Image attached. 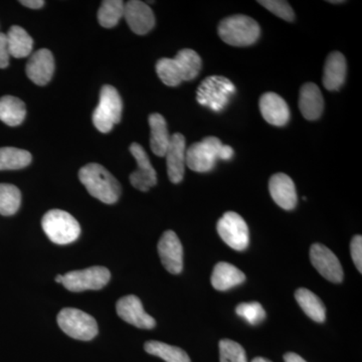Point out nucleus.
<instances>
[{
	"label": "nucleus",
	"instance_id": "1",
	"mask_svg": "<svg viewBox=\"0 0 362 362\" xmlns=\"http://www.w3.org/2000/svg\"><path fill=\"white\" fill-rule=\"evenodd\" d=\"M202 58L194 49H185L175 58H163L156 63V73L163 84L176 87L197 77L202 70Z\"/></svg>",
	"mask_w": 362,
	"mask_h": 362
},
{
	"label": "nucleus",
	"instance_id": "2",
	"mask_svg": "<svg viewBox=\"0 0 362 362\" xmlns=\"http://www.w3.org/2000/svg\"><path fill=\"white\" fill-rule=\"evenodd\" d=\"M78 178L95 199L107 204L118 202L121 195L120 183L101 164H87L78 171Z\"/></svg>",
	"mask_w": 362,
	"mask_h": 362
},
{
	"label": "nucleus",
	"instance_id": "3",
	"mask_svg": "<svg viewBox=\"0 0 362 362\" xmlns=\"http://www.w3.org/2000/svg\"><path fill=\"white\" fill-rule=\"evenodd\" d=\"M233 156L232 147L223 145L218 138L209 136L187 149V166L195 173H209L218 159L228 160Z\"/></svg>",
	"mask_w": 362,
	"mask_h": 362
},
{
	"label": "nucleus",
	"instance_id": "4",
	"mask_svg": "<svg viewBox=\"0 0 362 362\" xmlns=\"http://www.w3.org/2000/svg\"><path fill=\"white\" fill-rule=\"evenodd\" d=\"M218 32L226 44L233 47H249L258 40L261 28L259 23L250 16L237 14L221 21Z\"/></svg>",
	"mask_w": 362,
	"mask_h": 362
},
{
	"label": "nucleus",
	"instance_id": "5",
	"mask_svg": "<svg viewBox=\"0 0 362 362\" xmlns=\"http://www.w3.org/2000/svg\"><path fill=\"white\" fill-rule=\"evenodd\" d=\"M42 230L52 243L69 245L81 235V226L71 214L61 209H52L42 220Z\"/></svg>",
	"mask_w": 362,
	"mask_h": 362
},
{
	"label": "nucleus",
	"instance_id": "6",
	"mask_svg": "<svg viewBox=\"0 0 362 362\" xmlns=\"http://www.w3.org/2000/svg\"><path fill=\"white\" fill-rule=\"evenodd\" d=\"M123 102L118 90L105 85L100 93V101L93 113V123L100 132L108 133L122 118Z\"/></svg>",
	"mask_w": 362,
	"mask_h": 362
},
{
	"label": "nucleus",
	"instance_id": "7",
	"mask_svg": "<svg viewBox=\"0 0 362 362\" xmlns=\"http://www.w3.org/2000/svg\"><path fill=\"white\" fill-rule=\"evenodd\" d=\"M57 321L66 335L82 341H90L97 337L99 331L94 317L78 309H63L59 311Z\"/></svg>",
	"mask_w": 362,
	"mask_h": 362
},
{
	"label": "nucleus",
	"instance_id": "8",
	"mask_svg": "<svg viewBox=\"0 0 362 362\" xmlns=\"http://www.w3.org/2000/svg\"><path fill=\"white\" fill-rule=\"evenodd\" d=\"M235 90V86L228 78L223 76H211L202 81L197 89V99L199 104L220 111L228 103L230 96Z\"/></svg>",
	"mask_w": 362,
	"mask_h": 362
},
{
	"label": "nucleus",
	"instance_id": "9",
	"mask_svg": "<svg viewBox=\"0 0 362 362\" xmlns=\"http://www.w3.org/2000/svg\"><path fill=\"white\" fill-rule=\"evenodd\" d=\"M110 271L105 267L95 266L84 270L69 272L64 275L62 285L71 292L100 290L108 284Z\"/></svg>",
	"mask_w": 362,
	"mask_h": 362
},
{
	"label": "nucleus",
	"instance_id": "10",
	"mask_svg": "<svg viewBox=\"0 0 362 362\" xmlns=\"http://www.w3.org/2000/svg\"><path fill=\"white\" fill-rule=\"evenodd\" d=\"M218 235L228 247L235 251H244L249 246V228L239 214L228 211L216 225Z\"/></svg>",
	"mask_w": 362,
	"mask_h": 362
},
{
	"label": "nucleus",
	"instance_id": "11",
	"mask_svg": "<svg viewBox=\"0 0 362 362\" xmlns=\"http://www.w3.org/2000/svg\"><path fill=\"white\" fill-rule=\"evenodd\" d=\"M118 316L125 322L141 329H152L156 321L143 308L141 300L135 295H127L118 300L116 304Z\"/></svg>",
	"mask_w": 362,
	"mask_h": 362
},
{
	"label": "nucleus",
	"instance_id": "12",
	"mask_svg": "<svg viewBox=\"0 0 362 362\" xmlns=\"http://www.w3.org/2000/svg\"><path fill=\"white\" fill-rule=\"evenodd\" d=\"M130 152L137 162V169L130 175L131 185L140 192H148L157 183L156 169L151 165L149 157L141 145L132 143Z\"/></svg>",
	"mask_w": 362,
	"mask_h": 362
},
{
	"label": "nucleus",
	"instance_id": "13",
	"mask_svg": "<svg viewBox=\"0 0 362 362\" xmlns=\"http://www.w3.org/2000/svg\"><path fill=\"white\" fill-rule=\"evenodd\" d=\"M312 265L323 278L332 283H341L343 269L337 255L327 247L321 244H314L310 249Z\"/></svg>",
	"mask_w": 362,
	"mask_h": 362
},
{
	"label": "nucleus",
	"instance_id": "14",
	"mask_svg": "<svg viewBox=\"0 0 362 362\" xmlns=\"http://www.w3.org/2000/svg\"><path fill=\"white\" fill-rule=\"evenodd\" d=\"M159 257L162 265L171 274H180L183 269V247L173 230H166L159 240Z\"/></svg>",
	"mask_w": 362,
	"mask_h": 362
},
{
	"label": "nucleus",
	"instance_id": "15",
	"mask_svg": "<svg viewBox=\"0 0 362 362\" xmlns=\"http://www.w3.org/2000/svg\"><path fill=\"white\" fill-rule=\"evenodd\" d=\"M164 157H166L168 163L169 180L173 183L181 182L187 166V145L185 136L180 133L170 136V142Z\"/></svg>",
	"mask_w": 362,
	"mask_h": 362
},
{
	"label": "nucleus",
	"instance_id": "16",
	"mask_svg": "<svg viewBox=\"0 0 362 362\" xmlns=\"http://www.w3.org/2000/svg\"><path fill=\"white\" fill-rule=\"evenodd\" d=\"M123 18L136 35H146L156 25L153 11L148 4L139 0H131L125 4Z\"/></svg>",
	"mask_w": 362,
	"mask_h": 362
},
{
	"label": "nucleus",
	"instance_id": "17",
	"mask_svg": "<svg viewBox=\"0 0 362 362\" xmlns=\"http://www.w3.org/2000/svg\"><path fill=\"white\" fill-rule=\"evenodd\" d=\"M54 71V59L47 49L33 52L25 66L28 78L35 84L45 86L52 80Z\"/></svg>",
	"mask_w": 362,
	"mask_h": 362
},
{
	"label": "nucleus",
	"instance_id": "18",
	"mask_svg": "<svg viewBox=\"0 0 362 362\" xmlns=\"http://www.w3.org/2000/svg\"><path fill=\"white\" fill-rule=\"evenodd\" d=\"M259 112L267 122L273 126H284L290 119V109L282 97L273 92L265 93L259 98Z\"/></svg>",
	"mask_w": 362,
	"mask_h": 362
},
{
	"label": "nucleus",
	"instance_id": "19",
	"mask_svg": "<svg viewBox=\"0 0 362 362\" xmlns=\"http://www.w3.org/2000/svg\"><path fill=\"white\" fill-rule=\"evenodd\" d=\"M269 192L272 199L286 211H291L297 206V192L294 181L285 173H276L269 181Z\"/></svg>",
	"mask_w": 362,
	"mask_h": 362
},
{
	"label": "nucleus",
	"instance_id": "20",
	"mask_svg": "<svg viewBox=\"0 0 362 362\" xmlns=\"http://www.w3.org/2000/svg\"><path fill=\"white\" fill-rule=\"evenodd\" d=\"M299 109L305 119L317 120L322 115L324 99L318 86L306 83L302 86L299 94Z\"/></svg>",
	"mask_w": 362,
	"mask_h": 362
},
{
	"label": "nucleus",
	"instance_id": "21",
	"mask_svg": "<svg viewBox=\"0 0 362 362\" xmlns=\"http://www.w3.org/2000/svg\"><path fill=\"white\" fill-rule=\"evenodd\" d=\"M346 59L341 52H332L326 59L323 71V85L328 90H337L346 78Z\"/></svg>",
	"mask_w": 362,
	"mask_h": 362
},
{
	"label": "nucleus",
	"instance_id": "22",
	"mask_svg": "<svg viewBox=\"0 0 362 362\" xmlns=\"http://www.w3.org/2000/svg\"><path fill=\"white\" fill-rule=\"evenodd\" d=\"M211 285L218 291H226L246 281V275L237 267L226 262L216 264L211 275Z\"/></svg>",
	"mask_w": 362,
	"mask_h": 362
},
{
	"label": "nucleus",
	"instance_id": "23",
	"mask_svg": "<svg viewBox=\"0 0 362 362\" xmlns=\"http://www.w3.org/2000/svg\"><path fill=\"white\" fill-rule=\"evenodd\" d=\"M150 126V147L158 157H164L170 142V135L164 117L158 113L151 114L148 118Z\"/></svg>",
	"mask_w": 362,
	"mask_h": 362
},
{
	"label": "nucleus",
	"instance_id": "24",
	"mask_svg": "<svg viewBox=\"0 0 362 362\" xmlns=\"http://www.w3.org/2000/svg\"><path fill=\"white\" fill-rule=\"evenodd\" d=\"M6 40L9 56L23 59L32 54L33 40L21 26H11L7 33Z\"/></svg>",
	"mask_w": 362,
	"mask_h": 362
},
{
	"label": "nucleus",
	"instance_id": "25",
	"mask_svg": "<svg viewBox=\"0 0 362 362\" xmlns=\"http://www.w3.org/2000/svg\"><path fill=\"white\" fill-rule=\"evenodd\" d=\"M298 304L307 316L315 322L322 323L326 318V308L320 298L310 290L300 288L295 293Z\"/></svg>",
	"mask_w": 362,
	"mask_h": 362
},
{
	"label": "nucleus",
	"instance_id": "26",
	"mask_svg": "<svg viewBox=\"0 0 362 362\" xmlns=\"http://www.w3.org/2000/svg\"><path fill=\"white\" fill-rule=\"evenodd\" d=\"M26 116L25 104L18 98L4 96L0 99V120L6 125H21Z\"/></svg>",
	"mask_w": 362,
	"mask_h": 362
},
{
	"label": "nucleus",
	"instance_id": "27",
	"mask_svg": "<svg viewBox=\"0 0 362 362\" xmlns=\"http://www.w3.org/2000/svg\"><path fill=\"white\" fill-rule=\"evenodd\" d=\"M33 156L26 150L14 147L0 148V170H18L30 165Z\"/></svg>",
	"mask_w": 362,
	"mask_h": 362
},
{
	"label": "nucleus",
	"instance_id": "28",
	"mask_svg": "<svg viewBox=\"0 0 362 362\" xmlns=\"http://www.w3.org/2000/svg\"><path fill=\"white\" fill-rule=\"evenodd\" d=\"M144 349L147 354L160 357L166 362H192L185 350L164 342L152 340L145 343Z\"/></svg>",
	"mask_w": 362,
	"mask_h": 362
},
{
	"label": "nucleus",
	"instance_id": "29",
	"mask_svg": "<svg viewBox=\"0 0 362 362\" xmlns=\"http://www.w3.org/2000/svg\"><path fill=\"white\" fill-rule=\"evenodd\" d=\"M125 4L121 0H105L98 11V21L105 28L118 25L124 16Z\"/></svg>",
	"mask_w": 362,
	"mask_h": 362
},
{
	"label": "nucleus",
	"instance_id": "30",
	"mask_svg": "<svg viewBox=\"0 0 362 362\" xmlns=\"http://www.w3.org/2000/svg\"><path fill=\"white\" fill-rule=\"evenodd\" d=\"M21 190L16 185L0 183V214L13 216L20 209Z\"/></svg>",
	"mask_w": 362,
	"mask_h": 362
},
{
	"label": "nucleus",
	"instance_id": "31",
	"mask_svg": "<svg viewBox=\"0 0 362 362\" xmlns=\"http://www.w3.org/2000/svg\"><path fill=\"white\" fill-rule=\"evenodd\" d=\"M221 362H247V354L242 345L230 339L220 341Z\"/></svg>",
	"mask_w": 362,
	"mask_h": 362
},
{
	"label": "nucleus",
	"instance_id": "32",
	"mask_svg": "<svg viewBox=\"0 0 362 362\" xmlns=\"http://www.w3.org/2000/svg\"><path fill=\"white\" fill-rule=\"evenodd\" d=\"M238 315L242 317L250 325H258L266 318V311L259 302L240 303L235 308Z\"/></svg>",
	"mask_w": 362,
	"mask_h": 362
},
{
	"label": "nucleus",
	"instance_id": "33",
	"mask_svg": "<svg viewBox=\"0 0 362 362\" xmlns=\"http://www.w3.org/2000/svg\"><path fill=\"white\" fill-rule=\"evenodd\" d=\"M258 4L268 9L270 13L277 16L278 18H282V20L290 21V23L294 21V11L287 1H282V0H259Z\"/></svg>",
	"mask_w": 362,
	"mask_h": 362
},
{
	"label": "nucleus",
	"instance_id": "34",
	"mask_svg": "<svg viewBox=\"0 0 362 362\" xmlns=\"http://www.w3.org/2000/svg\"><path fill=\"white\" fill-rule=\"evenodd\" d=\"M350 252H351L352 259L359 273H362V237L356 235L350 244Z\"/></svg>",
	"mask_w": 362,
	"mask_h": 362
},
{
	"label": "nucleus",
	"instance_id": "35",
	"mask_svg": "<svg viewBox=\"0 0 362 362\" xmlns=\"http://www.w3.org/2000/svg\"><path fill=\"white\" fill-rule=\"evenodd\" d=\"M9 52L7 47L6 35L0 33V69H6L9 65Z\"/></svg>",
	"mask_w": 362,
	"mask_h": 362
},
{
	"label": "nucleus",
	"instance_id": "36",
	"mask_svg": "<svg viewBox=\"0 0 362 362\" xmlns=\"http://www.w3.org/2000/svg\"><path fill=\"white\" fill-rule=\"evenodd\" d=\"M21 4L32 9L42 8L45 6L44 0H21Z\"/></svg>",
	"mask_w": 362,
	"mask_h": 362
},
{
	"label": "nucleus",
	"instance_id": "37",
	"mask_svg": "<svg viewBox=\"0 0 362 362\" xmlns=\"http://www.w3.org/2000/svg\"><path fill=\"white\" fill-rule=\"evenodd\" d=\"M284 361L285 362H307L304 358H302L301 356L294 354V352H288V354H286Z\"/></svg>",
	"mask_w": 362,
	"mask_h": 362
},
{
	"label": "nucleus",
	"instance_id": "38",
	"mask_svg": "<svg viewBox=\"0 0 362 362\" xmlns=\"http://www.w3.org/2000/svg\"><path fill=\"white\" fill-rule=\"evenodd\" d=\"M252 362H272L269 361V359L264 358V357H256V358L252 359Z\"/></svg>",
	"mask_w": 362,
	"mask_h": 362
},
{
	"label": "nucleus",
	"instance_id": "39",
	"mask_svg": "<svg viewBox=\"0 0 362 362\" xmlns=\"http://www.w3.org/2000/svg\"><path fill=\"white\" fill-rule=\"evenodd\" d=\"M63 279H64V275H58L56 277V282L59 283V284H62V283H63Z\"/></svg>",
	"mask_w": 362,
	"mask_h": 362
},
{
	"label": "nucleus",
	"instance_id": "40",
	"mask_svg": "<svg viewBox=\"0 0 362 362\" xmlns=\"http://www.w3.org/2000/svg\"><path fill=\"white\" fill-rule=\"evenodd\" d=\"M328 2H329V4H343V2H344V1H342V0H339V1H328Z\"/></svg>",
	"mask_w": 362,
	"mask_h": 362
}]
</instances>
